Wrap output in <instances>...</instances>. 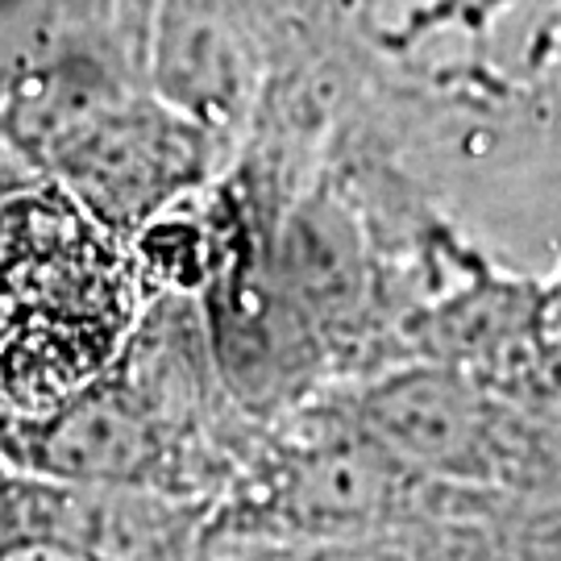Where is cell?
Listing matches in <instances>:
<instances>
[{"instance_id": "6da1fadb", "label": "cell", "mask_w": 561, "mask_h": 561, "mask_svg": "<svg viewBox=\"0 0 561 561\" xmlns=\"http://www.w3.org/2000/svg\"><path fill=\"white\" fill-rule=\"evenodd\" d=\"M0 125L42 180L121 241L217 180L233 154L117 50H80L30 71L0 96Z\"/></svg>"}, {"instance_id": "5b68a950", "label": "cell", "mask_w": 561, "mask_h": 561, "mask_svg": "<svg viewBox=\"0 0 561 561\" xmlns=\"http://www.w3.org/2000/svg\"><path fill=\"white\" fill-rule=\"evenodd\" d=\"M76 482L21 470L0 454V561L71 558Z\"/></svg>"}, {"instance_id": "7a4b0ae2", "label": "cell", "mask_w": 561, "mask_h": 561, "mask_svg": "<svg viewBox=\"0 0 561 561\" xmlns=\"http://www.w3.org/2000/svg\"><path fill=\"white\" fill-rule=\"evenodd\" d=\"M150 283L50 180L0 204V421L38 416L117 358Z\"/></svg>"}, {"instance_id": "52a82bcc", "label": "cell", "mask_w": 561, "mask_h": 561, "mask_svg": "<svg viewBox=\"0 0 561 561\" xmlns=\"http://www.w3.org/2000/svg\"><path fill=\"white\" fill-rule=\"evenodd\" d=\"M549 312H553V324L561 329V271H558V279L549 283Z\"/></svg>"}, {"instance_id": "3957f363", "label": "cell", "mask_w": 561, "mask_h": 561, "mask_svg": "<svg viewBox=\"0 0 561 561\" xmlns=\"http://www.w3.org/2000/svg\"><path fill=\"white\" fill-rule=\"evenodd\" d=\"M329 391L421 479L545 495L561 479L558 428L445 362L408 358Z\"/></svg>"}, {"instance_id": "8992f818", "label": "cell", "mask_w": 561, "mask_h": 561, "mask_svg": "<svg viewBox=\"0 0 561 561\" xmlns=\"http://www.w3.org/2000/svg\"><path fill=\"white\" fill-rule=\"evenodd\" d=\"M512 0H424L421 9H412L403 25L396 30H379V50H408L428 34H442V30H461L479 42L486 38L491 21L500 18Z\"/></svg>"}, {"instance_id": "277c9868", "label": "cell", "mask_w": 561, "mask_h": 561, "mask_svg": "<svg viewBox=\"0 0 561 561\" xmlns=\"http://www.w3.org/2000/svg\"><path fill=\"white\" fill-rule=\"evenodd\" d=\"M80 50L129 59L121 0H0V96L30 71Z\"/></svg>"}]
</instances>
